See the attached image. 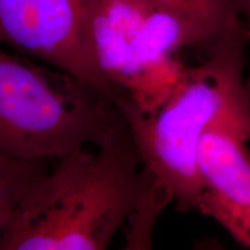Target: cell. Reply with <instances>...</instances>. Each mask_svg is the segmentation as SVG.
Returning a JSON list of instances; mask_svg holds the SVG:
<instances>
[{"label":"cell","mask_w":250,"mask_h":250,"mask_svg":"<svg viewBox=\"0 0 250 250\" xmlns=\"http://www.w3.org/2000/svg\"><path fill=\"white\" fill-rule=\"evenodd\" d=\"M245 26L208 51V58L184 67L162 101L151 109L115 103L126 122L151 187L143 208L154 215L167 202L197 210L201 183L197 149L203 134L218 124H232L250 140V100L243 80Z\"/></svg>","instance_id":"6da1fadb"},{"label":"cell","mask_w":250,"mask_h":250,"mask_svg":"<svg viewBox=\"0 0 250 250\" xmlns=\"http://www.w3.org/2000/svg\"><path fill=\"white\" fill-rule=\"evenodd\" d=\"M58 160L21 199L0 250L108 248L151 187L124 117L96 153L83 147Z\"/></svg>","instance_id":"7a4b0ae2"},{"label":"cell","mask_w":250,"mask_h":250,"mask_svg":"<svg viewBox=\"0 0 250 250\" xmlns=\"http://www.w3.org/2000/svg\"><path fill=\"white\" fill-rule=\"evenodd\" d=\"M122 118L93 86L0 50V149L7 155L50 160L99 146Z\"/></svg>","instance_id":"3957f363"},{"label":"cell","mask_w":250,"mask_h":250,"mask_svg":"<svg viewBox=\"0 0 250 250\" xmlns=\"http://www.w3.org/2000/svg\"><path fill=\"white\" fill-rule=\"evenodd\" d=\"M92 7L93 0H0V44L67 72L114 102L94 52Z\"/></svg>","instance_id":"277c9868"},{"label":"cell","mask_w":250,"mask_h":250,"mask_svg":"<svg viewBox=\"0 0 250 250\" xmlns=\"http://www.w3.org/2000/svg\"><path fill=\"white\" fill-rule=\"evenodd\" d=\"M247 134L218 124L197 149L201 195L197 210L213 218L240 245L250 248V151Z\"/></svg>","instance_id":"5b68a950"},{"label":"cell","mask_w":250,"mask_h":250,"mask_svg":"<svg viewBox=\"0 0 250 250\" xmlns=\"http://www.w3.org/2000/svg\"><path fill=\"white\" fill-rule=\"evenodd\" d=\"M49 170V160H22L0 149V239L28 189Z\"/></svg>","instance_id":"8992f818"},{"label":"cell","mask_w":250,"mask_h":250,"mask_svg":"<svg viewBox=\"0 0 250 250\" xmlns=\"http://www.w3.org/2000/svg\"><path fill=\"white\" fill-rule=\"evenodd\" d=\"M153 6L182 9L227 21L239 20L241 6L239 0H144Z\"/></svg>","instance_id":"52a82bcc"},{"label":"cell","mask_w":250,"mask_h":250,"mask_svg":"<svg viewBox=\"0 0 250 250\" xmlns=\"http://www.w3.org/2000/svg\"><path fill=\"white\" fill-rule=\"evenodd\" d=\"M245 17L247 18V20H248V33H249V39H250V12H248ZM246 92H247V95H248V98L250 100V74H249V78L246 80Z\"/></svg>","instance_id":"ba28073f"},{"label":"cell","mask_w":250,"mask_h":250,"mask_svg":"<svg viewBox=\"0 0 250 250\" xmlns=\"http://www.w3.org/2000/svg\"><path fill=\"white\" fill-rule=\"evenodd\" d=\"M240 6H241V12L246 15L250 11V0H239Z\"/></svg>","instance_id":"9c48e42d"}]
</instances>
